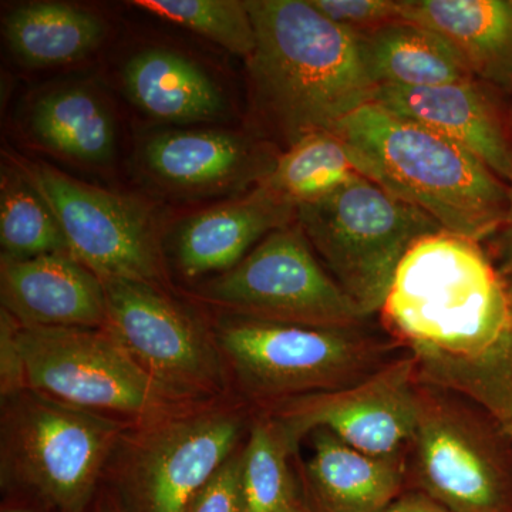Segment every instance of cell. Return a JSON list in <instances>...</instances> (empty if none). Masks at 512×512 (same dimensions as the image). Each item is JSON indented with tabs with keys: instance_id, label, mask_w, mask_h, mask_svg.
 Listing matches in <instances>:
<instances>
[{
	"instance_id": "36",
	"label": "cell",
	"mask_w": 512,
	"mask_h": 512,
	"mask_svg": "<svg viewBox=\"0 0 512 512\" xmlns=\"http://www.w3.org/2000/svg\"><path fill=\"white\" fill-rule=\"evenodd\" d=\"M508 93H510V94H511V97H512V86H511V89H510V90H508ZM510 111H511V114H512V106H511Z\"/></svg>"
},
{
	"instance_id": "6",
	"label": "cell",
	"mask_w": 512,
	"mask_h": 512,
	"mask_svg": "<svg viewBox=\"0 0 512 512\" xmlns=\"http://www.w3.org/2000/svg\"><path fill=\"white\" fill-rule=\"evenodd\" d=\"M214 340L242 389L274 404L345 389L386 365L384 346L359 328H312L235 315L220 322Z\"/></svg>"
},
{
	"instance_id": "9",
	"label": "cell",
	"mask_w": 512,
	"mask_h": 512,
	"mask_svg": "<svg viewBox=\"0 0 512 512\" xmlns=\"http://www.w3.org/2000/svg\"><path fill=\"white\" fill-rule=\"evenodd\" d=\"M419 382L410 447L423 494L451 512H512V440L485 410Z\"/></svg>"
},
{
	"instance_id": "2",
	"label": "cell",
	"mask_w": 512,
	"mask_h": 512,
	"mask_svg": "<svg viewBox=\"0 0 512 512\" xmlns=\"http://www.w3.org/2000/svg\"><path fill=\"white\" fill-rule=\"evenodd\" d=\"M256 47L247 60L259 107L289 144L332 131L375 100L356 33L309 0H248Z\"/></svg>"
},
{
	"instance_id": "7",
	"label": "cell",
	"mask_w": 512,
	"mask_h": 512,
	"mask_svg": "<svg viewBox=\"0 0 512 512\" xmlns=\"http://www.w3.org/2000/svg\"><path fill=\"white\" fill-rule=\"evenodd\" d=\"M19 343L26 387L77 409L137 426L201 404L165 389L106 328L20 325Z\"/></svg>"
},
{
	"instance_id": "18",
	"label": "cell",
	"mask_w": 512,
	"mask_h": 512,
	"mask_svg": "<svg viewBox=\"0 0 512 512\" xmlns=\"http://www.w3.org/2000/svg\"><path fill=\"white\" fill-rule=\"evenodd\" d=\"M306 464L308 500L315 512H383L397 500L403 481L400 457L356 450L325 429L313 431Z\"/></svg>"
},
{
	"instance_id": "20",
	"label": "cell",
	"mask_w": 512,
	"mask_h": 512,
	"mask_svg": "<svg viewBox=\"0 0 512 512\" xmlns=\"http://www.w3.org/2000/svg\"><path fill=\"white\" fill-rule=\"evenodd\" d=\"M356 36L376 89H416L477 80L443 37L409 20Z\"/></svg>"
},
{
	"instance_id": "3",
	"label": "cell",
	"mask_w": 512,
	"mask_h": 512,
	"mask_svg": "<svg viewBox=\"0 0 512 512\" xmlns=\"http://www.w3.org/2000/svg\"><path fill=\"white\" fill-rule=\"evenodd\" d=\"M357 171L426 212L448 234L483 242L507 211V183L466 148L367 104L333 128Z\"/></svg>"
},
{
	"instance_id": "4",
	"label": "cell",
	"mask_w": 512,
	"mask_h": 512,
	"mask_svg": "<svg viewBox=\"0 0 512 512\" xmlns=\"http://www.w3.org/2000/svg\"><path fill=\"white\" fill-rule=\"evenodd\" d=\"M131 426L23 390L2 400V485L52 512H86Z\"/></svg>"
},
{
	"instance_id": "26",
	"label": "cell",
	"mask_w": 512,
	"mask_h": 512,
	"mask_svg": "<svg viewBox=\"0 0 512 512\" xmlns=\"http://www.w3.org/2000/svg\"><path fill=\"white\" fill-rule=\"evenodd\" d=\"M0 242L3 256L30 259L69 255L66 238L45 198L28 175L8 170L0 190Z\"/></svg>"
},
{
	"instance_id": "29",
	"label": "cell",
	"mask_w": 512,
	"mask_h": 512,
	"mask_svg": "<svg viewBox=\"0 0 512 512\" xmlns=\"http://www.w3.org/2000/svg\"><path fill=\"white\" fill-rule=\"evenodd\" d=\"M185 512H247L244 477H242V450L231 457L192 498Z\"/></svg>"
},
{
	"instance_id": "33",
	"label": "cell",
	"mask_w": 512,
	"mask_h": 512,
	"mask_svg": "<svg viewBox=\"0 0 512 512\" xmlns=\"http://www.w3.org/2000/svg\"><path fill=\"white\" fill-rule=\"evenodd\" d=\"M86 512H126L121 505L119 497L114 493L113 488L110 490H101L94 497L92 505Z\"/></svg>"
},
{
	"instance_id": "35",
	"label": "cell",
	"mask_w": 512,
	"mask_h": 512,
	"mask_svg": "<svg viewBox=\"0 0 512 512\" xmlns=\"http://www.w3.org/2000/svg\"><path fill=\"white\" fill-rule=\"evenodd\" d=\"M504 430L507 431L508 436H510L511 440H512V424H511V426L505 427Z\"/></svg>"
},
{
	"instance_id": "23",
	"label": "cell",
	"mask_w": 512,
	"mask_h": 512,
	"mask_svg": "<svg viewBox=\"0 0 512 512\" xmlns=\"http://www.w3.org/2000/svg\"><path fill=\"white\" fill-rule=\"evenodd\" d=\"M30 130L50 151L84 164H104L116 147V127L92 89L70 86L45 94L30 113Z\"/></svg>"
},
{
	"instance_id": "1",
	"label": "cell",
	"mask_w": 512,
	"mask_h": 512,
	"mask_svg": "<svg viewBox=\"0 0 512 512\" xmlns=\"http://www.w3.org/2000/svg\"><path fill=\"white\" fill-rule=\"evenodd\" d=\"M382 311L417 379L512 424V282L480 242L448 232L417 242Z\"/></svg>"
},
{
	"instance_id": "34",
	"label": "cell",
	"mask_w": 512,
	"mask_h": 512,
	"mask_svg": "<svg viewBox=\"0 0 512 512\" xmlns=\"http://www.w3.org/2000/svg\"><path fill=\"white\" fill-rule=\"evenodd\" d=\"M0 512H52L43 507V505L37 504L36 501L30 500V498L22 497V495H12V498H8L2 505V511Z\"/></svg>"
},
{
	"instance_id": "5",
	"label": "cell",
	"mask_w": 512,
	"mask_h": 512,
	"mask_svg": "<svg viewBox=\"0 0 512 512\" xmlns=\"http://www.w3.org/2000/svg\"><path fill=\"white\" fill-rule=\"evenodd\" d=\"M296 221L366 318L382 311L407 252L444 232L426 212L363 175L298 207Z\"/></svg>"
},
{
	"instance_id": "22",
	"label": "cell",
	"mask_w": 512,
	"mask_h": 512,
	"mask_svg": "<svg viewBox=\"0 0 512 512\" xmlns=\"http://www.w3.org/2000/svg\"><path fill=\"white\" fill-rule=\"evenodd\" d=\"M13 55L33 69L77 62L96 50L106 35L99 16L67 3L35 2L20 6L5 19Z\"/></svg>"
},
{
	"instance_id": "8",
	"label": "cell",
	"mask_w": 512,
	"mask_h": 512,
	"mask_svg": "<svg viewBox=\"0 0 512 512\" xmlns=\"http://www.w3.org/2000/svg\"><path fill=\"white\" fill-rule=\"evenodd\" d=\"M242 427L241 413L215 400L131 426L110 460L124 511L185 512L237 451Z\"/></svg>"
},
{
	"instance_id": "28",
	"label": "cell",
	"mask_w": 512,
	"mask_h": 512,
	"mask_svg": "<svg viewBox=\"0 0 512 512\" xmlns=\"http://www.w3.org/2000/svg\"><path fill=\"white\" fill-rule=\"evenodd\" d=\"M309 2L326 18L356 35L403 20L404 0H309Z\"/></svg>"
},
{
	"instance_id": "10",
	"label": "cell",
	"mask_w": 512,
	"mask_h": 512,
	"mask_svg": "<svg viewBox=\"0 0 512 512\" xmlns=\"http://www.w3.org/2000/svg\"><path fill=\"white\" fill-rule=\"evenodd\" d=\"M205 295L237 316L268 322L359 328L366 319L315 258L299 224L271 232Z\"/></svg>"
},
{
	"instance_id": "30",
	"label": "cell",
	"mask_w": 512,
	"mask_h": 512,
	"mask_svg": "<svg viewBox=\"0 0 512 512\" xmlns=\"http://www.w3.org/2000/svg\"><path fill=\"white\" fill-rule=\"evenodd\" d=\"M19 322L2 308L0 316V394L2 400L26 387L25 363L19 343Z\"/></svg>"
},
{
	"instance_id": "11",
	"label": "cell",
	"mask_w": 512,
	"mask_h": 512,
	"mask_svg": "<svg viewBox=\"0 0 512 512\" xmlns=\"http://www.w3.org/2000/svg\"><path fill=\"white\" fill-rule=\"evenodd\" d=\"M25 174L56 215L72 258L101 281L163 285L157 222L147 204L43 163L30 164Z\"/></svg>"
},
{
	"instance_id": "14",
	"label": "cell",
	"mask_w": 512,
	"mask_h": 512,
	"mask_svg": "<svg viewBox=\"0 0 512 512\" xmlns=\"http://www.w3.org/2000/svg\"><path fill=\"white\" fill-rule=\"evenodd\" d=\"M373 103L466 148L507 183L512 175V114L477 80L433 87H379Z\"/></svg>"
},
{
	"instance_id": "17",
	"label": "cell",
	"mask_w": 512,
	"mask_h": 512,
	"mask_svg": "<svg viewBox=\"0 0 512 512\" xmlns=\"http://www.w3.org/2000/svg\"><path fill=\"white\" fill-rule=\"evenodd\" d=\"M403 20L433 30L481 82L512 86V0H404Z\"/></svg>"
},
{
	"instance_id": "15",
	"label": "cell",
	"mask_w": 512,
	"mask_h": 512,
	"mask_svg": "<svg viewBox=\"0 0 512 512\" xmlns=\"http://www.w3.org/2000/svg\"><path fill=\"white\" fill-rule=\"evenodd\" d=\"M2 308L26 328H106L103 281L66 254L2 255Z\"/></svg>"
},
{
	"instance_id": "12",
	"label": "cell",
	"mask_w": 512,
	"mask_h": 512,
	"mask_svg": "<svg viewBox=\"0 0 512 512\" xmlns=\"http://www.w3.org/2000/svg\"><path fill=\"white\" fill-rule=\"evenodd\" d=\"M113 338L165 389L194 403L214 402L225 390V365L215 340L158 288L103 281Z\"/></svg>"
},
{
	"instance_id": "13",
	"label": "cell",
	"mask_w": 512,
	"mask_h": 512,
	"mask_svg": "<svg viewBox=\"0 0 512 512\" xmlns=\"http://www.w3.org/2000/svg\"><path fill=\"white\" fill-rule=\"evenodd\" d=\"M272 419L293 448L325 429L377 457H400L412 443L419 414V379L412 356L386 363L362 382L333 392L275 403Z\"/></svg>"
},
{
	"instance_id": "16",
	"label": "cell",
	"mask_w": 512,
	"mask_h": 512,
	"mask_svg": "<svg viewBox=\"0 0 512 512\" xmlns=\"http://www.w3.org/2000/svg\"><path fill=\"white\" fill-rule=\"evenodd\" d=\"M298 208L259 185L247 197L200 212L178 229L175 258L185 278L228 272L259 239L291 225Z\"/></svg>"
},
{
	"instance_id": "25",
	"label": "cell",
	"mask_w": 512,
	"mask_h": 512,
	"mask_svg": "<svg viewBox=\"0 0 512 512\" xmlns=\"http://www.w3.org/2000/svg\"><path fill=\"white\" fill-rule=\"evenodd\" d=\"M293 453L295 448L271 416L255 421L242 448L247 512H315L289 466Z\"/></svg>"
},
{
	"instance_id": "21",
	"label": "cell",
	"mask_w": 512,
	"mask_h": 512,
	"mask_svg": "<svg viewBox=\"0 0 512 512\" xmlns=\"http://www.w3.org/2000/svg\"><path fill=\"white\" fill-rule=\"evenodd\" d=\"M143 160L161 183L201 191L237 181L247 173L252 154L244 138L225 131H173L151 137Z\"/></svg>"
},
{
	"instance_id": "19",
	"label": "cell",
	"mask_w": 512,
	"mask_h": 512,
	"mask_svg": "<svg viewBox=\"0 0 512 512\" xmlns=\"http://www.w3.org/2000/svg\"><path fill=\"white\" fill-rule=\"evenodd\" d=\"M123 83L138 109L164 123L210 121L225 110L211 77L173 50H141L124 66Z\"/></svg>"
},
{
	"instance_id": "27",
	"label": "cell",
	"mask_w": 512,
	"mask_h": 512,
	"mask_svg": "<svg viewBox=\"0 0 512 512\" xmlns=\"http://www.w3.org/2000/svg\"><path fill=\"white\" fill-rule=\"evenodd\" d=\"M133 5L207 37L234 55L248 60L255 52V29L247 2L136 0Z\"/></svg>"
},
{
	"instance_id": "24",
	"label": "cell",
	"mask_w": 512,
	"mask_h": 512,
	"mask_svg": "<svg viewBox=\"0 0 512 512\" xmlns=\"http://www.w3.org/2000/svg\"><path fill=\"white\" fill-rule=\"evenodd\" d=\"M356 175L345 141L333 131H316L291 144L259 185L298 208L332 194Z\"/></svg>"
},
{
	"instance_id": "31",
	"label": "cell",
	"mask_w": 512,
	"mask_h": 512,
	"mask_svg": "<svg viewBox=\"0 0 512 512\" xmlns=\"http://www.w3.org/2000/svg\"><path fill=\"white\" fill-rule=\"evenodd\" d=\"M494 262L512 282V175L507 181V211L503 224L493 235Z\"/></svg>"
},
{
	"instance_id": "32",
	"label": "cell",
	"mask_w": 512,
	"mask_h": 512,
	"mask_svg": "<svg viewBox=\"0 0 512 512\" xmlns=\"http://www.w3.org/2000/svg\"><path fill=\"white\" fill-rule=\"evenodd\" d=\"M383 512H451L443 505L434 501L429 495L409 494L404 497L397 498L394 503L390 504Z\"/></svg>"
}]
</instances>
